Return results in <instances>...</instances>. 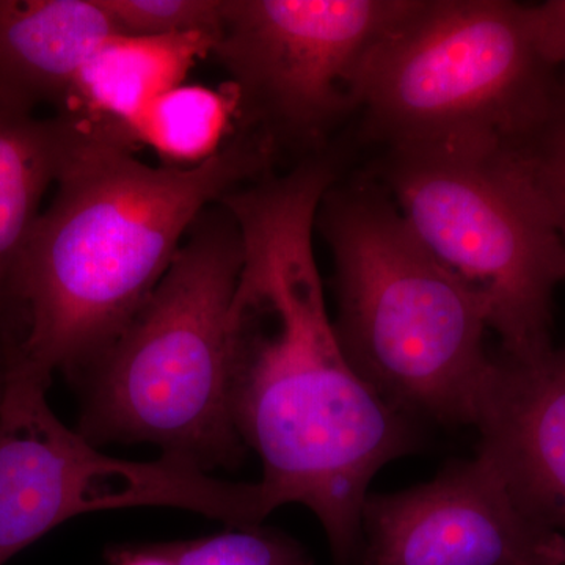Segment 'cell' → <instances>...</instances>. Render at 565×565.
I'll list each match as a JSON object with an SVG mask.
<instances>
[{"label":"cell","mask_w":565,"mask_h":565,"mask_svg":"<svg viewBox=\"0 0 565 565\" xmlns=\"http://www.w3.org/2000/svg\"><path fill=\"white\" fill-rule=\"evenodd\" d=\"M316 154L223 196L243 243L230 315L232 408L275 509L307 505L322 523L334 565L362 552L367 487L386 463L416 451L411 416L360 377L327 313L313 248L316 214L338 180Z\"/></svg>","instance_id":"obj_1"},{"label":"cell","mask_w":565,"mask_h":565,"mask_svg":"<svg viewBox=\"0 0 565 565\" xmlns=\"http://www.w3.org/2000/svg\"><path fill=\"white\" fill-rule=\"evenodd\" d=\"M79 121L11 289L24 333L6 348V374L44 385L57 371L84 374L110 348L193 223L226 193L267 174L274 150L263 132H245L199 166L151 167L118 134Z\"/></svg>","instance_id":"obj_2"},{"label":"cell","mask_w":565,"mask_h":565,"mask_svg":"<svg viewBox=\"0 0 565 565\" xmlns=\"http://www.w3.org/2000/svg\"><path fill=\"white\" fill-rule=\"evenodd\" d=\"M316 226L332 252L334 332L386 403L441 426H471L492 352L478 300L424 247L373 174L338 180Z\"/></svg>","instance_id":"obj_3"},{"label":"cell","mask_w":565,"mask_h":565,"mask_svg":"<svg viewBox=\"0 0 565 565\" xmlns=\"http://www.w3.org/2000/svg\"><path fill=\"white\" fill-rule=\"evenodd\" d=\"M211 207L120 337L82 374L77 433L95 446L147 441L203 471L243 460L230 356L243 243L230 212Z\"/></svg>","instance_id":"obj_4"},{"label":"cell","mask_w":565,"mask_h":565,"mask_svg":"<svg viewBox=\"0 0 565 565\" xmlns=\"http://www.w3.org/2000/svg\"><path fill=\"white\" fill-rule=\"evenodd\" d=\"M424 247L462 282L500 338L531 359L555 348L565 245L520 152L492 137L384 148L373 170Z\"/></svg>","instance_id":"obj_5"},{"label":"cell","mask_w":565,"mask_h":565,"mask_svg":"<svg viewBox=\"0 0 565 565\" xmlns=\"http://www.w3.org/2000/svg\"><path fill=\"white\" fill-rule=\"evenodd\" d=\"M561 95L523 3L414 0L367 54L356 111L381 150L456 137L519 143Z\"/></svg>","instance_id":"obj_6"},{"label":"cell","mask_w":565,"mask_h":565,"mask_svg":"<svg viewBox=\"0 0 565 565\" xmlns=\"http://www.w3.org/2000/svg\"><path fill=\"white\" fill-rule=\"evenodd\" d=\"M414 0H223L212 54L274 147L313 148L359 110L367 54Z\"/></svg>","instance_id":"obj_7"},{"label":"cell","mask_w":565,"mask_h":565,"mask_svg":"<svg viewBox=\"0 0 565 565\" xmlns=\"http://www.w3.org/2000/svg\"><path fill=\"white\" fill-rule=\"evenodd\" d=\"M50 385L6 374L0 401V565L66 520L159 505L169 492L162 465L99 451L54 415Z\"/></svg>","instance_id":"obj_8"},{"label":"cell","mask_w":565,"mask_h":565,"mask_svg":"<svg viewBox=\"0 0 565 565\" xmlns=\"http://www.w3.org/2000/svg\"><path fill=\"white\" fill-rule=\"evenodd\" d=\"M363 565H565V537L516 500L492 460L446 465L429 482L367 493Z\"/></svg>","instance_id":"obj_9"},{"label":"cell","mask_w":565,"mask_h":565,"mask_svg":"<svg viewBox=\"0 0 565 565\" xmlns=\"http://www.w3.org/2000/svg\"><path fill=\"white\" fill-rule=\"evenodd\" d=\"M471 426L523 508L565 531V345L531 359L492 353Z\"/></svg>","instance_id":"obj_10"},{"label":"cell","mask_w":565,"mask_h":565,"mask_svg":"<svg viewBox=\"0 0 565 565\" xmlns=\"http://www.w3.org/2000/svg\"><path fill=\"white\" fill-rule=\"evenodd\" d=\"M120 33L99 0H0V96L68 104L93 54Z\"/></svg>","instance_id":"obj_11"},{"label":"cell","mask_w":565,"mask_h":565,"mask_svg":"<svg viewBox=\"0 0 565 565\" xmlns=\"http://www.w3.org/2000/svg\"><path fill=\"white\" fill-rule=\"evenodd\" d=\"M215 36H134L117 33L82 68L66 114L129 139L134 122L162 93L184 84L199 58L214 50ZM134 147V145H132Z\"/></svg>","instance_id":"obj_12"},{"label":"cell","mask_w":565,"mask_h":565,"mask_svg":"<svg viewBox=\"0 0 565 565\" xmlns=\"http://www.w3.org/2000/svg\"><path fill=\"white\" fill-rule=\"evenodd\" d=\"M81 131L73 115L39 118L0 96V318L9 311L18 264Z\"/></svg>","instance_id":"obj_13"},{"label":"cell","mask_w":565,"mask_h":565,"mask_svg":"<svg viewBox=\"0 0 565 565\" xmlns=\"http://www.w3.org/2000/svg\"><path fill=\"white\" fill-rule=\"evenodd\" d=\"M245 115L233 82L221 88L181 84L162 93L134 122V147L147 145L166 161L199 166L228 143L233 121Z\"/></svg>","instance_id":"obj_14"},{"label":"cell","mask_w":565,"mask_h":565,"mask_svg":"<svg viewBox=\"0 0 565 565\" xmlns=\"http://www.w3.org/2000/svg\"><path fill=\"white\" fill-rule=\"evenodd\" d=\"M177 565H313L300 542L259 525L162 544Z\"/></svg>","instance_id":"obj_15"},{"label":"cell","mask_w":565,"mask_h":565,"mask_svg":"<svg viewBox=\"0 0 565 565\" xmlns=\"http://www.w3.org/2000/svg\"><path fill=\"white\" fill-rule=\"evenodd\" d=\"M120 33L177 36L206 33L217 39L223 0H99Z\"/></svg>","instance_id":"obj_16"},{"label":"cell","mask_w":565,"mask_h":565,"mask_svg":"<svg viewBox=\"0 0 565 565\" xmlns=\"http://www.w3.org/2000/svg\"><path fill=\"white\" fill-rule=\"evenodd\" d=\"M512 147L533 174L565 245V96L531 136Z\"/></svg>","instance_id":"obj_17"},{"label":"cell","mask_w":565,"mask_h":565,"mask_svg":"<svg viewBox=\"0 0 565 565\" xmlns=\"http://www.w3.org/2000/svg\"><path fill=\"white\" fill-rule=\"evenodd\" d=\"M526 18L535 46L545 62L559 73L565 96V0L526 6Z\"/></svg>","instance_id":"obj_18"},{"label":"cell","mask_w":565,"mask_h":565,"mask_svg":"<svg viewBox=\"0 0 565 565\" xmlns=\"http://www.w3.org/2000/svg\"><path fill=\"white\" fill-rule=\"evenodd\" d=\"M106 565H177L162 544L111 546Z\"/></svg>","instance_id":"obj_19"},{"label":"cell","mask_w":565,"mask_h":565,"mask_svg":"<svg viewBox=\"0 0 565 565\" xmlns=\"http://www.w3.org/2000/svg\"><path fill=\"white\" fill-rule=\"evenodd\" d=\"M3 384H6V355H0V401H2Z\"/></svg>","instance_id":"obj_20"}]
</instances>
